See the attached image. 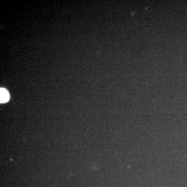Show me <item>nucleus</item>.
<instances>
[{
  "mask_svg": "<svg viewBox=\"0 0 187 187\" xmlns=\"http://www.w3.org/2000/svg\"><path fill=\"white\" fill-rule=\"evenodd\" d=\"M9 99V95L8 91L4 88H1L0 89V102L5 103L7 102Z\"/></svg>",
  "mask_w": 187,
  "mask_h": 187,
  "instance_id": "obj_1",
  "label": "nucleus"
}]
</instances>
